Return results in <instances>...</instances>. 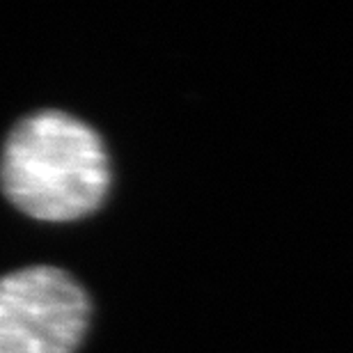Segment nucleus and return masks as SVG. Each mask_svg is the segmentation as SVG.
<instances>
[{"label": "nucleus", "instance_id": "1", "mask_svg": "<svg viewBox=\"0 0 353 353\" xmlns=\"http://www.w3.org/2000/svg\"><path fill=\"white\" fill-rule=\"evenodd\" d=\"M0 188L37 221H79L101 207L110 159L101 136L65 110H34L12 126L0 154Z\"/></svg>", "mask_w": 353, "mask_h": 353}, {"label": "nucleus", "instance_id": "2", "mask_svg": "<svg viewBox=\"0 0 353 353\" xmlns=\"http://www.w3.org/2000/svg\"><path fill=\"white\" fill-rule=\"evenodd\" d=\"M92 305L72 275L28 266L0 275V353H74Z\"/></svg>", "mask_w": 353, "mask_h": 353}]
</instances>
